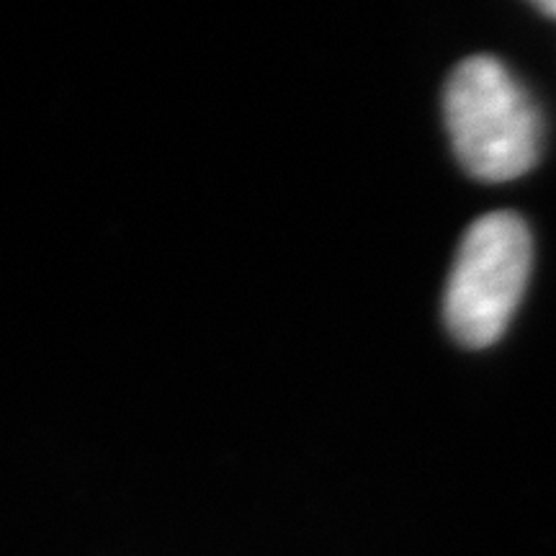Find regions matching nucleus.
I'll return each instance as SVG.
<instances>
[{
  "label": "nucleus",
  "instance_id": "2",
  "mask_svg": "<svg viewBox=\"0 0 556 556\" xmlns=\"http://www.w3.org/2000/svg\"><path fill=\"white\" fill-rule=\"evenodd\" d=\"M531 266L533 240L518 214H484L467 229L443 296V319L456 343L482 351L505 336Z\"/></svg>",
  "mask_w": 556,
  "mask_h": 556
},
{
  "label": "nucleus",
  "instance_id": "1",
  "mask_svg": "<svg viewBox=\"0 0 556 556\" xmlns=\"http://www.w3.org/2000/svg\"><path fill=\"white\" fill-rule=\"evenodd\" d=\"M443 119L464 170L482 184H510L536 168L544 116L528 88L497 58L458 62L443 90Z\"/></svg>",
  "mask_w": 556,
  "mask_h": 556
},
{
  "label": "nucleus",
  "instance_id": "3",
  "mask_svg": "<svg viewBox=\"0 0 556 556\" xmlns=\"http://www.w3.org/2000/svg\"><path fill=\"white\" fill-rule=\"evenodd\" d=\"M533 9H536L539 13H544L546 18L556 21V0H544V3H536Z\"/></svg>",
  "mask_w": 556,
  "mask_h": 556
}]
</instances>
